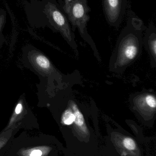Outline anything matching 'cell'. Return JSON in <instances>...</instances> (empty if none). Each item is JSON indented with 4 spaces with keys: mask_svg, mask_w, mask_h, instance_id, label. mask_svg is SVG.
<instances>
[{
    "mask_svg": "<svg viewBox=\"0 0 156 156\" xmlns=\"http://www.w3.org/2000/svg\"><path fill=\"white\" fill-rule=\"evenodd\" d=\"M127 11V23L119 36L110 61V70L112 72L124 71L138 58L142 51L143 23L131 9Z\"/></svg>",
    "mask_w": 156,
    "mask_h": 156,
    "instance_id": "6da1fadb",
    "label": "cell"
},
{
    "mask_svg": "<svg viewBox=\"0 0 156 156\" xmlns=\"http://www.w3.org/2000/svg\"><path fill=\"white\" fill-rule=\"evenodd\" d=\"M62 9L69 22L74 28H77L84 40L91 44L93 43L87 31L90 19V8L87 0H64Z\"/></svg>",
    "mask_w": 156,
    "mask_h": 156,
    "instance_id": "7a4b0ae2",
    "label": "cell"
},
{
    "mask_svg": "<svg viewBox=\"0 0 156 156\" xmlns=\"http://www.w3.org/2000/svg\"><path fill=\"white\" fill-rule=\"evenodd\" d=\"M43 12L49 23L61 33L71 45L75 44V37L68 19L58 5L54 2L48 1L44 6Z\"/></svg>",
    "mask_w": 156,
    "mask_h": 156,
    "instance_id": "3957f363",
    "label": "cell"
},
{
    "mask_svg": "<svg viewBox=\"0 0 156 156\" xmlns=\"http://www.w3.org/2000/svg\"><path fill=\"white\" fill-rule=\"evenodd\" d=\"M103 4L108 23L111 26L119 27L127 11V0H103Z\"/></svg>",
    "mask_w": 156,
    "mask_h": 156,
    "instance_id": "277c9868",
    "label": "cell"
},
{
    "mask_svg": "<svg viewBox=\"0 0 156 156\" xmlns=\"http://www.w3.org/2000/svg\"><path fill=\"white\" fill-rule=\"evenodd\" d=\"M135 111L140 114L153 115L156 112V97L154 93H139L135 95L132 102Z\"/></svg>",
    "mask_w": 156,
    "mask_h": 156,
    "instance_id": "5b68a950",
    "label": "cell"
},
{
    "mask_svg": "<svg viewBox=\"0 0 156 156\" xmlns=\"http://www.w3.org/2000/svg\"><path fill=\"white\" fill-rule=\"evenodd\" d=\"M144 43L150 55L152 66L155 68L156 64V28L153 23L146 29Z\"/></svg>",
    "mask_w": 156,
    "mask_h": 156,
    "instance_id": "8992f818",
    "label": "cell"
},
{
    "mask_svg": "<svg viewBox=\"0 0 156 156\" xmlns=\"http://www.w3.org/2000/svg\"><path fill=\"white\" fill-rule=\"evenodd\" d=\"M69 106L72 109L75 115V121L73 124L78 129L84 133H87L88 129L85 122V118L78 105L74 101H71L69 104Z\"/></svg>",
    "mask_w": 156,
    "mask_h": 156,
    "instance_id": "52a82bcc",
    "label": "cell"
},
{
    "mask_svg": "<svg viewBox=\"0 0 156 156\" xmlns=\"http://www.w3.org/2000/svg\"><path fill=\"white\" fill-rule=\"evenodd\" d=\"M34 62L38 67L44 70H49L51 69L50 61L43 55H37L34 58Z\"/></svg>",
    "mask_w": 156,
    "mask_h": 156,
    "instance_id": "ba28073f",
    "label": "cell"
},
{
    "mask_svg": "<svg viewBox=\"0 0 156 156\" xmlns=\"http://www.w3.org/2000/svg\"><path fill=\"white\" fill-rule=\"evenodd\" d=\"M75 115L72 109L69 106L66 109L61 116V122L67 126H70L73 124L75 121Z\"/></svg>",
    "mask_w": 156,
    "mask_h": 156,
    "instance_id": "9c48e42d",
    "label": "cell"
},
{
    "mask_svg": "<svg viewBox=\"0 0 156 156\" xmlns=\"http://www.w3.org/2000/svg\"><path fill=\"white\" fill-rule=\"evenodd\" d=\"M123 144L124 147L130 151L135 150L136 148V144L134 140L131 137H127L124 138Z\"/></svg>",
    "mask_w": 156,
    "mask_h": 156,
    "instance_id": "30bf717a",
    "label": "cell"
},
{
    "mask_svg": "<svg viewBox=\"0 0 156 156\" xmlns=\"http://www.w3.org/2000/svg\"><path fill=\"white\" fill-rule=\"evenodd\" d=\"M6 21V13L4 10L0 11V33Z\"/></svg>",
    "mask_w": 156,
    "mask_h": 156,
    "instance_id": "8fae6325",
    "label": "cell"
},
{
    "mask_svg": "<svg viewBox=\"0 0 156 156\" xmlns=\"http://www.w3.org/2000/svg\"><path fill=\"white\" fill-rule=\"evenodd\" d=\"M23 109V106L22 104L20 103L17 104L16 107L15 109V113L16 114V115L19 114L21 113Z\"/></svg>",
    "mask_w": 156,
    "mask_h": 156,
    "instance_id": "7c38bea8",
    "label": "cell"
},
{
    "mask_svg": "<svg viewBox=\"0 0 156 156\" xmlns=\"http://www.w3.org/2000/svg\"><path fill=\"white\" fill-rule=\"evenodd\" d=\"M42 155V152L40 150H34L30 154V156H41Z\"/></svg>",
    "mask_w": 156,
    "mask_h": 156,
    "instance_id": "4fadbf2b",
    "label": "cell"
}]
</instances>
